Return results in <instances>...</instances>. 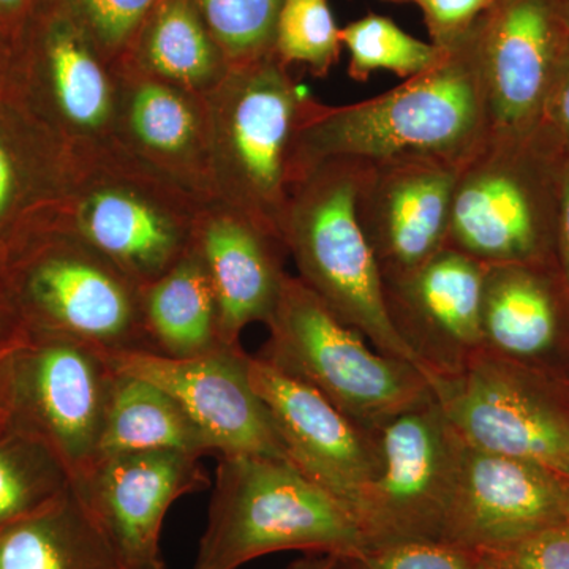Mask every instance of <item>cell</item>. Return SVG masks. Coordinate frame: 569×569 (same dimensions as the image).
Masks as SVG:
<instances>
[{
	"label": "cell",
	"instance_id": "7c38bea8",
	"mask_svg": "<svg viewBox=\"0 0 569 569\" xmlns=\"http://www.w3.org/2000/svg\"><path fill=\"white\" fill-rule=\"evenodd\" d=\"M377 440L380 471L356 512L366 549L441 541L462 440L436 396L389 419L377 430Z\"/></svg>",
	"mask_w": 569,
	"mask_h": 569
},
{
	"label": "cell",
	"instance_id": "ffe728a7",
	"mask_svg": "<svg viewBox=\"0 0 569 569\" xmlns=\"http://www.w3.org/2000/svg\"><path fill=\"white\" fill-rule=\"evenodd\" d=\"M114 142L203 201L212 200L206 96L119 63Z\"/></svg>",
	"mask_w": 569,
	"mask_h": 569
},
{
	"label": "cell",
	"instance_id": "ac0fdd59",
	"mask_svg": "<svg viewBox=\"0 0 569 569\" xmlns=\"http://www.w3.org/2000/svg\"><path fill=\"white\" fill-rule=\"evenodd\" d=\"M486 264L445 247L415 271L383 280L392 328L429 380L458 376L482 350Z\"/></svg>",
	"mask_w": 569,
	"mask_h": 569
},
{
	"label": "cell",
	"instance_id": "484cf974",
	"mask_svg": "<svg viewBox=\"0 0 569 569\" xmlns=\"http://www.w3.org/2000/svg\"><path fill=\"white\" fill-rule=\"evenodd\" d=\"M141 306L157 355L198 358L224 347L211 279L193 246L170 271L141 288Z\"/></svg>",
	"mask_w": 569,
	"mask_h": 569
},
{
	"label": "cell",
	"instance_id": "60d3db41",
	"mask_svg": "<svg viewBox=\"0 0 569 569\" xmlns=\"http://www.w3.org/2000/svg\"><path fill=\"white\" fill-rule=\"evenodd\" d=\"M11 63H13V47L0 31V100L6 99L9 92Z\"/></svg>",
	"mask_w": 569,
	"mask_h": 569
},
{
	"label": "cell",
	"instance_id": "4fadbf2b",
	"mask_svg": "<svg viewBox=\"0 0 569 569\" xmlns=\"http://www.w3.org/2000/svg\"><path fill=\"white\" fill-rule=\"evenodd\" d=\"M489 112V134L537 129L569 47L563 0H497L468 33Z\"/></svg>",
	"mask_w": 569,
	"mask_h": 569
},
{
	"label": "cell",
	"instance_id": "74e56055",
	"mask_svg": "<svg viewBox=\"0 0 569 569\" xmlns=\"http://www.w3.org/2000/svg\"><path fill=\"white\" fill-rule=\"evenodd\" d=\"M40 0H0V31L14 47Z\"/></svg>",
	"mask_w": 569,
	"mask_h": 569
},
{
	"label": "cell",
	"instance_id": "6da1fadb",
	"mask_svg": "<svg viewBox=\"0 0 569 569\" xmlns=\"http://www.w3.org/2000/svg\"><path fill=\"white\" fill-rule=\"evenodd\" d=\"M489 132L485 84L463 40L432 69L365 102L331 107L309 97L296 134L293 186L328 160L462 164Z\"/></svg>",
	"mask_w": 569,
	"mask_h": 569
},
{
	"label": "cell",
	"instance_id": "e575fe53",
	"mask_svg": "<svg viewBox=\"0 0 569 569\" xmlns=\"http://www.w3.org/2000/svg\"><path fill=\"white\" fill-rule=\"evenodd\" d=\"M497 0H418L432 43L452 50L467 39L471 29Z\"/></svg>",
	"mask_w": 569,
	"mask_h": 569
},
{
	"label": "cell",
	"instance_id": "d4e9b609",
	"mask_svg": "<svg viewBox=\"0 0 569 569\" xmlns=\"http://www.w3.org/2000/svg\"><path fill=\"white\" fill-rule=\"evenodd\" d=\"M0 569H127L73 488L0 531Z\"/></svg>",
	"mask_w": 569,
	"mask_h": 569
},
{
	"label": "cell",
	"instance_id": "4316f807",
	"mask_svg": "<svg viewBox=\"0 0 569 569\" xmlns=\"http://www.w3.org/2000/svg\"><path fill=\"white\" fill-rule=\"evenodd\" d=\"M130 451H179L197 458L216 452L170 392L114 369L99 456Z\"/></svg>",
	"mask_w": 569,
	"mask_h": 569
},
{
	"label": "cell",
	"instance_id": "30bf717a",
	"mask_svg": "<svg viewBox=\"0 0 569 569\" xmlns=\"http://www.w3.org/2000/svg\"><path fill=\"white\" fill-rule=\"evenodd\" d=\"M6 99L70 149L114 142L118 74L67 0H40L13 47Z\"/></svg>",
	"mask_w": 569,
	"mask_h": 569
},
{
	"label": "cell",
	"instance_id": "7a4b0ae2",
	"mask_svg": "<svg viewBox=\"0 0 569 569\" xmlns=\"http://www.w3.org/2000/svg\"><path fill=\"white\" fill-rule=\"evenodd\" d=\"M204 203L110 142L71 149L61 192L29 223L77 236L142 288L192 249Z\"/></svg>",
	"mask_w": 569,
	"mask_h": 569
},
{
	"label": "cell",
	"instance_id": "ee69618b",
	"mask_svg": "<svg viewBox=\"0 0 569 569\" xmlns=\"http://www.w3.org/2000/svg\"><path fill=\"white\" fill-rule=\"evenodd\" d=\"M563 10H565V18H567L568 28H569V0H563Z\"/></svg>",
	"mask_w": 569,
	"mask_h": 569
},
{
	"label": "cell",
	"instance_id": "83f0119b",
	"mask_svg": "<svg viewBox=\"0 0 569 569\" xmlns=\"http://www.w3.org/2000/svg\"><path fill=\"white\" fill-rule=\"evenodd\" d=\"M59 456L0 408V531L70 489Z\"/></svg>",
	"mask_w": 569,
	"mask_h": 569
},
{
	"label": "cell",
	"instance_id": "44dd1931",
	"mask_svg": "<svg viewBox=\"0 0 569 569\" xmlns=\"http://www.w3.org/2000/svg\"><path fill=\"white\" fill-rule=\"evenodd\" d=\"M193 249L211 279L220 340L241 346L247 326L268 323L279 305L287 249L260 223L217 200L201 206Z\"/></svg>",
	"mask_w": 569,
	"mask_h": 569
},
{
	"label": "cell",
	"instance_id": "52a82bcc",
	"mask_svg": "<svg viewBox=\"0 0 569 569\" xmlns=\"http://www.w3.org/2000/svg\"><path fill=\"white\" fill-rule=\"evenodd\" d=\"M266 326L269 339L258 358L316 389L369 432L433 397L421 369L372 350L299 277H284Z\"/></svg>",
	"mask_w": 569,
	"mask_h": 569
},
{
	"label": "cell",
	"instance_id": "f6af8a7d",
	"mask_svg": "<svg viewBox=\"0 0 569 569\" xmlns=\"http://www.w3.org/2000/svg\"><path fill=\"white\" fill-rule=\"evenodd\" d=\"M397 2H418V0H397Z\"/></svg>",
	"mask_w": 569,
	"mask_h": 569
},
{
	"label": "cell",
	"instance_id": "277c9868",
	"mask_svg": "<svg viewBox=\"0 0 569 569\" xmlns=\"http://www.w3.org/2000/svg\"><path fill=\"white\" fill-rule=\"evenodd\" d=\"M307 99L276 52L231 67L206 96L212 200L250 217L280 241Z\"/></svg>",
	"mask_w": 569,
	"mask_h": 569
},
{
	"label": "cell",
	"instance_id": "5b68a950",
	"mask_svg": "<svg viewBox=\"0 0 569 569\" xmlns=\"http://www.w3.org/2000/svg\"><path fill=\"white\" fill-rule=\"evenodd\" d=\"M569 160L538 129L489 134L460 164L447 247L486 266L549 263Z\"/></svg>",
	"mask_w": 569,
	"mask_h": 569
},
{
	"label": "cell",
	"instance_id": "cb8c5ba5",
	"mask_svg": "<svg viewBox=\"0 0 569 569\" xmlns=\"http://www.w3.org/2000/svg\"><path fill=\"white\" fill-rule=\"evenodd\" d=\"M121 63L201 96L231 69L194 0H159Z\"/></svg>",
	"mask_w": 569,
	"mask_h": 569
},
{
	"label": "cell",
	"instance_id": "7402d4cb",
	"mask_svg": "<svg viewBox=\"0 0 569 569\" xmlns=\"http://www.w3.org/2000/svg\"><path fill=\"white\" fill-rule=\"evenodd\" d=\"M548 264L486 266L482 351L560 378V361L568 348V309Z\"/></svg>",
	"mask_w": 569,
	"mask_h": 569
},
{
	"label": "cell",
	"instance_id": "8992f818",
	"mask_svg": "<svg viewBox=\"0 0 569 569\" xmlns=\"http://www.w3.org/2000/svg\"><path fill=\"white\" fill-rule=\"evenodd\" d=\"M6 266L28 331L70 337L108 355H157L140 284L77 236L28 223L7 246Z\"/></svg>",
	"mask_w": 569,
	"mask_h": 569
},
{
	"label": "cell",
	"instance_id": "d6986e66",
	"mask_svg": "<svg viewBox=\"0 0 569 569\" xmlns=\"http://www.w3.org/2000/svg\"><path fill=\"white\" fill-rule=\"evenodd\" d=\"M459 167L430 159L361 163L356 216L381 279L408 274L447 247Z\"/></svg>",
	"mask_w": 569,
	"mask_h": 569
},
{
	"label": "cell",
	"instance_id": "b9f144b4",
	"mask_svg": "<svg viewBox=\"0 0 569 569\" xmlns=\"http://www.w3.org/2000/svg\"><path fill=\"white\" fill-rule=\"evenodd\" d=\"M347 569H365L358 559H348Z\"/></svg>",
	"mask_w": 569,
	"mask_h": 569
},
{
	"label": "cell",
	"instance_id": "8d00e7d4",
	"mask_svg": "<svg viewBox=\"0 0 569 569\" xmlns=\"http://www.w3.org/2000/svg\"><path fill=\"white\" fill-rule=\"evenodd\" d=\"M6 258L7 249L0 247V351L24 331L17 302L11 295Z\"/></svg>",
	"mask_w": 569,
	"mask_h": 569
},
{
	"label": "cell",
	"instance_id": "1f68e13d",
	"mask_svg": "<svg viewBox=\"0 0 569 569\" xmlns=\"http://www.w3.org/2000/svg\"><path fill=\"white\" fill-rule=\"evenodd\" d=\"M104 58L119 66L159 0H67Z\"/></svg>",
	"mask_w": 569,
	"mask_h": 569
},
{
	"label": "cell",
	"instance_id": "ab89813d",
	"mask_svg": "<svg viewBox=\"0 0 569 569\" xmlns=\"http://www.w3.org/2000/svg\"><path fill=\"white\" fill-rule=\"evenodd\" d=\"M559 227V252L563 260L565 274L569 280V170L565 179L563 192H561Z\"/></svg>",
	"mask_w": 569,
	"mask_h": 569
},
{
	"label": "cell",
	"instance_id": "5bb4252c",
	"mask_svg": "<svg viewBox=\"0 0 569 569\" xmlns=\"http://www.w3.org/2000/svg\"><path fill=\"white\" fill-rule=\"evenodd\" d=\"M209 486L201 458L179 451L100 455L84 477L71 482L127 569H167L160 531L168 509Z\"/></svg>",
	"mask_w": 569,
	"mask_h": 569
},
{
	"label": "cell",
	"instance_id": "f546056e",
	"mask_svg": "<svg viewBox=\"0 0 569 569\" xmlns=\"http://www.w3.org/2000/svg\"><path fill=\"white\" fill-rule=\"evenodd\" d=\"M342 50L340 29L328 0H283L276 28L274 52L288 67L302 63L326 77Z\"/></svg>",
	"mask_w": 569,
	"mask_h": 569
},
{
	"label": "cell",
	"instance_id": "f35d334b",
	"mask_svg": "<svg viewBox=\"0 0 569 569\" xmlns=\"http://www.w3.org/2000/svg\"><path fill=\"white\" fill-rule=\"evenodd\" d=\"M347 557L337 553L307 552L283 569H347Z\"/></svg>",
	"mask_w": 569,
	"mask_h": 569
},
{
	"label": "cell",
	"instance_id": "9a60e30c",
	"mask_svg": "<svg viewBox=\"0 0 569 569\" xmlns=\"http://www.w3.org/2000/svg\"><path fill=\"white\" fill-rule=\"evenodd\" d=\"M108 359L116 370L170 392L200 427L216 455L287 459L271 415L250 381V355L241 346L223 347L198 358L132 351L108 355Z\"/></svg>",
	"mask_w": 569,
	"mask_h": 569
},
{
	"label": "cell",
	"instance_id": "d590c367",
	"mask_svg": "<svg viewBox=\"0 0 569 569\" xmlns=\"http://www.w3.org/2000/svg\"><path fill=\"white\" fill-rule=\"evenodd\" d=\"M537 129L569 159V47L546 97Z\"/></svg>",
	"mask_w": 569,
	"mask_h": 569
},
{
	"label": "cell",
	"instance_id": "e0dca14e",
	"mask_svg": "<svg viewBox=\"0 0 569 569\" xmlns=\"http://www.w3.org/2000/svg\"><path fill=\"white\" fill-rule=\"evenodd\" d=\"M569 481L463 443L441 541L486 552L563 522Z\"/></svg>",
	"mask_w": 569,
	"mask_h": 569
},
{
	"label": "cell",
	"instance_id": "836d02e7",
	"mask_svg": "<svg viewBox=\"0 0 569 569\" xmlns=\"http://www.w3.org/2000/svg\"><path fill=\"white\" fill-rule=\"evenodd\" d=\"M481 553L488 569H569V527L557 523L507 548Z\"/></svg>",
	"mask_w": 569,
	"mask_h": 569
},
{
	"label": "cell",
	"instance_id": "4dcf8cb0",
	"mask_svg": "<svg viewBox=\"0 0 569 569\" xmlns=\"http://www.w3.org/2000/svg\"><path fill=\"white\" fill-rule=\"evenodd\" d=\"M231 67L274 52L283 0H194Z\"/></svg>",
	"mask_w": 569,
	"mask_h": 569
},
{
	"label": "cell",
	"instance_id": "9c48e42d",
	"mask_svg": "<svg viewBox=\"0 0 569 569\" xmlns=\"http://www.w3.org/2000/svg\"><path fill=\"white\" fill-rule=\"evenodd\" d=\"M112 377L99 348L24 329L0 351V408L43 440L74 482L99 458Z\"/></svg>",
	"mask_w": 569,
	"mask_h": 569
},
{
	"label": "cell",
	"instance_id": "2e32d148",
	"mask_svg": "<svg viewBox=\"0 0 569 569\" xmlns=\"http://www.w3.org/2000/svg\"><path fill=\"white\" fill-rule=\"evenodd\" d=\"M249 372L287 459L356 520L362 493L380 471L377 432L362 429L316 389L258 356H250Z\"/></svg>",
	"mask_w": 569,
	"mask_h": 569
},
{
	"label": "cell",
	"instance_id": "d6a6232c",
	"mask_svg": "<svg viewBox=\"0 0 569 569\" xmlns=\"http://www.w3.org/2000/svg\"><path fill=\"white\" fill-rule=\"evenodd\" d=\"M365 569H488L482 553L447 541L376 546L356 557Z\"/></svg>",
	"mask_w": 569,
	"mask_h": 569
},
{
	"label": "cell",
	"instance_id": "f1b7e54d",
	"mask_svg": "<svg viewBox=\"0 0 569 569\" xmlns=\"http://www.w3.org/2000/svg\"><path fill=\"white\" fill-rule=\"evenodd\" d=\"M340 41L350 56L348 74L355 81H367L377 70L408 80L432 69L448 54L432 41L410 36L391 18L373 13L340 29Z\"/></svg>",
	"mask_w": 569,
	"mask_h": 569
},
{
	"label": "cell",
	"instance_id": "3957f363",
	"mask_svg": "<svg viewBox=\"0 0 569 569\" xmlns=\"http://www.w3.org/2000/svg\"><path fill=\"white\" fill-rule=\"evenodd\" d=\"M365 549L353 515L290 460L219 456L194 569H238L282 550L356 559Z\"/></svg>",
	"mask_w": 569,
	"mask_h": 569
},
{
	"label": "cell",
	"instance_id": "8fae6325",
	"mask_svg": "<svg viewBox=\"0 0 569 569\" xmlns=\"http://www.w3.org/2000/svg\"><path fill=\"white\" fill-rule=\"evenodd\" d=\"M463 443L526 460L569 481V383L479 351L458 376L430 380Z\"/></svg>",
	"mask_w": 569,
	"mask_h": 569
},
{
	"label": "cell",
	"instance_id": "7bdbcfd3",
	"mask_svg": "<svg viewBox=\"0 0 569 569\" xmlns=\"http://www.w3.org/2000/svg\"><path fill=\"white\" fill-rule=\"evenodd\" d=\"M563 522L567 523V526L569 527V488H568L567 503H565Z\"/></svg>",
	"mask_w": 569,
	"mask_h": 569
},
{
	"label": "cell",
	"instance_id": "603a6c76",
	"mask_svg": "<svg viewBox=\"0 0 569 569\" xmlns=\"http://www.w3.org/2000/svg\"><path fill=\"white\" fill-rule=\"evenodd\" d=\"M71 149L10 99L0 100V247L61 192Z\"/></svg>",
	"mask_w": 569,
	"mask_h": 569
},
{
	"label": "cell",
	"instance_id": "ba28073f",
	"mask_svg": "<svg viewBox=\"0 0 569 569\" xmlns=\"http://www.w3.org/2000/svg\"><path fill=\"white\" fill-rule=\"evenodd\" d=\"M359 171L361 162L353 160H328L307 171L288 197L283 246L299 279L343 323L381 353L425 372L389 321L380 268L356 216Z\"/></svg>",
	"mask_w": 569,
	"mask_h": 569
}]
</instances>
